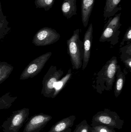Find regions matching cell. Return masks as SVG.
I'll return each instance as SVG.
<instances>
[{"mask_svg": "<svg viewBox=\"0 0 131 132\" xmlns=\"http://www.w3.org/2000/svg\"><path fill=\"white\" fill-rule=\"evenodd\" d=\"M76 119L75 116L65 118L55 123L48 132H71V128Z\"/></svg>", "mask_w": 131, "mask_h": 132, "instance_id": "cell-9", "label": "cell"}, {"mask_svg": "<svg viewBox=\"0 0 131 132\" xmlns=\"http://www.w3.org/2000/svg\"><path fill=\"white\" fill-rule=\"evenodd\" d=\"M52 118L43 113L34 116L29 119L22 132H40Z\"/></svg>", "mask_w": 131, "mask_h": 132, "instance_id": "cell-6", "label": "cell"}, {"mask_svg": "<svg viewBox=\"0 0 131 132\" xmlns=\"http://www.w3.org/2000/svg\"><path fill=\"white\" fill-rule=\"evenodd\" d=\"M92 127L89 125L86 120H84L76 126L73 132H91Z\"/></svg>", "mask_w": 131, "mask_h": 132, "instance_id": "cell-18", "label": "cell"}, {"mask_svg": "<svg viewBox=\"0 0 131 132\" xmlns=\"http://www.w3.org/2000/svg\"><path fill=\"white\" fill-rule=\"evenodd\" d=\"M122 55L121 59L122 61H124L129 59H131V43H130L124 47L120 49Z\"/></svg>", "mask_w": 131, "mask_h": 132, "instance_id": "cell-17", "label": "cell"}, {"mask_svg": "<svg viewBox=\"0 0 131 132\" xmlns=\"http://www.w3.org/2000/svg\"><path fill=\"white\" fill-rule=\"evenodd\" d=\"M55 0H35V4L37 8H44L48 11L52 8Z\"/></svg>", "mask_w": 131, "mask_h": 132, "instance_id": "cell-16", "label": "cell"}, {"mask_svg": "<svg viewBox=\"0 0 131 132\" xmlns=\"http://www.w3.org/2000/svg\"><path fill=\"white\" fill-rule=\"evenodd\" d=\"M91 132H116L114 129L109 128L106 126L100 125L92 127Z\"/></svg>", "mask_w": 131, "mask_h": 132, "instance_id": "cell-19", "label": "cell"}, {"mask_svg": "<svg viewBox=\"0 0 131 132\" xmlns=\"http://www.w3.org/2000/svg\"><path fill=\"white\" fill-rule=\"evenodd\" d=\"M95 0H82V21L85 28L88 24Z\"/></svg>", "mask_w": 131, "mask_h": 132, "instance_id": "cell-11", "label": "cell"}, {"mask_svg": "<svg viewBox=\"0 0 131 132\" xmlns=\"http://www.w3.org/2000/svg\"><path fill=\"white\" fill-rule=\"evenodd\" d=\"M1 126H0V128H1Z\"/></svg>", "mask_w": 131, "mask_h": 132, "instance_id": "cell-22", "label": "cell"}, {"mask_svg": "<svg viewBox=\"0 0 131 132\" xmlns=\"http://www.w3.org/2000/svg\"><path fill=\"white\" fill-rule=\"evenodd\" d=\"M121 15V13H120L108 18L105 25L99 42H110V45H113L118 42L120 33L119 29L122 25L120 22Z\"/></svg>", "mask_w": 131, "mask_h": 132, "instance_id": "cell-4", "label": "cell"}, {"mask_svg": "<svg viewBox=\"0 0 131 132\" xmlns=\"http://www.w3.org/2000/svg\"><path fill=\"white\" fill-rule=\"evenodd\" d=\"M28 109H24L15 112L2 125L4 132H18L29 116Z\"/></svg>", "mask_w": 131, "mask_h": 132, "instance_id": "cell-5", "label": "cell"}, {"mask_svg": "<svg viewBox=\"0 0 131 132\" xmlns=\"http://www.w3.org/2000/svg\"><path fill=\"white\" fill-rule=\"evenodd\" d=\"M131 40V27L130 26L127 29L125 34L124 38L120 43V46L124 45L125 42L130 43Z\"/></svg>", "mask_w": 131, "mask_h": 132, "instance_id": "cell-20", "label": "cell"}, {"mask_svg": "<svg viewBox=\"0 0 131 132\" xmlns=\"http://www.w3.org/2000/svg\"><path fill=\"white\" fill-rule=\"evenodd\" d=\"M37 68V66L35 64H32L30 66L28 69L27 71L29 73H32L34 72Z\"/></svg>", "mask_w": 131, "mask_h": 132, "instance_id": "cell-21", "label": "cell"}, {"mask_svg": "<svg viewBox=\"0 0 131 132\" xmlns=\"http://www.w3.org/2000/svg\"><path fill=\"white\" fill-rule=\"evenodd\" d=\"M118 65L117 57L113 56L97 74L96 86L94 87L99 94H102L104 90L109 91L112 90Z\"/></svg>", "mask_w": 131, "mask_h": 132, "instance_id": "cell-1", "label": "cell"}, {"mask_svg": "<svg viewBox=\"0 0 131 132\" xmlns=\"http://www.w3.org/2000/svg\"><path fill=\"white\" fill-rule=\"evenodd\" d=\"M93 25L92 23H91L84 36L83 40L84 53L82 65V70H85L88 65L90 60L91 49L93 40Z\"/></svg>", "mask_w": 131, "mask_h": 132, "instance_id": "cell-7", "label": "cell"}, {"mask_svg": "<svg viewBox=\"0 0 131 132\" xmlns=\"http://www.w3.org/2000/svg\"><path fill=\"white\" fill-rule=\"evenodd\" d=\"M79 29L74 31L71 37L67 40V53L70 59L72 68L78 70L81 68L84 57V44L80 39Z\"/></svg>", "mask_w": 131, "mask_h": 132, "instance_id": "cell-2", "label": "cell"}, {"mask_svg": "<svg viewBox=\"0 0 131 132\" xmlns=\"http://www.w3.org/2000/svg\"><path fill=\"white\" fill-rule=\"evenodd\" d=\"M116 79L114 87V94L115 97L117 98L123 90L124 85L125 83V73L121 70L120 65H118Z\"/></svg>", "mask_w": 131, "mask_h": 132, "instance_id": "cell-14", "label": "cell"}, {"mask_svg": "<svg viewBox=\"0 0 131 132\" xmlns=\"http://www.w3.org/2000/svg\"><path fill=\"white\" fill-rule=\"evenodd\" d=\"M64 73V71L61 69L58 70L56 67H52L49 77L46 81V92L47 94L52 96L55 84L60 80Z\"/></svg>", "mask_w": 131, "mask_h": 132, "instance_id": "cell-8", "label": "cell"}, {"mask_svg": "<svg viewBox=\"0 0 131 132\" xmlns=\"http://www.w3.org/2000/svg\"><path fill=\"white\" fill-rule=\"evenodd\" d=\"M121 1V0H106L104 11L105 21L110 17L114 16L118 11L122 10L121 7L118 6Z\"/></svg>", "mask_w": 131, "mask_h": 132, "instance_id": "cell-12", "label": "cell"}, {"mask_svg": "<svg viewBox=\"0 0 131 132\" xmlns=\"http://www.w3.org/2000/svg\"><path fill=\"white\" fill-rule=\"evenodd\" d=\"M124 124V120L121 119L115 112L105 109L93 116L91 126L104 125L111 128L121 129Z\"/></svg>", "mask_w": 131, "mask_h": 132, "instance_id": "cell-3", "label": "cell"}, {"mask_svg": "<svg viewBox=\"0 0 131 132\" xmlns=\"http://www.w3.org/2000/svg\"><path fill=\"white\" fill-rule=\"evenodd\" d=\"M77 0H64L61 5V11L63 15L67 19H70L73 15H77Z\"/></svg>", "mask_w": 131, "mask_h": 132, "instance_id": "cell-13", "label": "cell"}, {"mask_svg": "<svg viewBox=\"0 0 131 132\" xmlns=\"http://www.w3.org/2000/svg\"><path fill=\"white\" fill-rule=\"evenodd\" d=\"M72 75L71 69L70 68L68 70L67 74L55 84L54 91L53 95L52 96V97L53 98L55 97L63 90V88L70 80Z\"/></svg>", "mask_w": 131, "mask_h": 132, "instance_id": "cell-15", "label": "cell"}, {"mask_svg": "<svg viewBox=\"0 0 131 132\" xmlns=\"http://www.w3.org/2000/svg\"><path fill=\"white\" fill-rule=\"evenodd\" d=\"M38 39L40 41L45 40L48 44L54 43L61 38V35L56 30L51 28L42 29L37 35Z\"/></svg>", "mask_w": 131, "mask_h": 132, "instance_id": "cell-10", "label": "cell"}]
</instances>
